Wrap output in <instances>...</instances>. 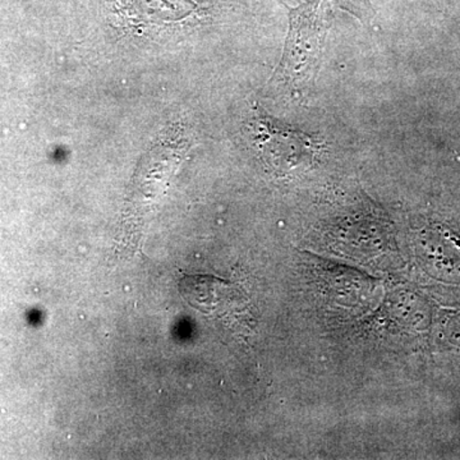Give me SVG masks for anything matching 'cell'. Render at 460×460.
I'll use <instances>...</instances> for the list:
<instances>
[{
    "mask_svg": "<svg viewBox=\"0 0 460 460\" xmlns=\"http://www.w3.org/2000/svg\"><path fill=\"white\" fill-rule=\"evenodd\" d=\"M328 4L329 0H308L298 7H287L289 31L275 77L288 89H305L319 71L330 27Z\"/></svg>",
    "mask_w": 460,
    "mask_h": 460,
    "instance_id": "cell-1",
    "label": "cell"
},
{
    "mask_svg": "<svg viewBox=\"0 0 460 460\" xmlns=\"http://www.w3.org/2000/svg\"><path fill=\"white\" fill-rule=\"evenodd\" d=\"M115 14L138 32L165 31L205 16L208 0H113Z\"/></svg>",
    "mask_w": 460,
    "mask_h": 460,
    "instance_id": "cell-2",
    "label": "cell"
},
{
    "mask_svg": "<svg viewBox=\"0 0 460 460\" xmlns=\"http://www.w3.org/2000/svg\"><path fill=\"white\" fill-rule=\"evenodd\" d=\"M253 132L257 147L262 151L265 159L277 165L275 168L286 172L308 164L316 153L310 137L289 127H283L265 115L256 118Z\"/></svg>",
    "mask_w": 460,
    "mask_h": 460,
    "instance_id": "cell-3",
    "label": "cell"
},
{
    "mask_svg": "<svg viewBox=\"0 0 460 460\" xmlns=\"http://www.w3.org/2000/svg\"><path fill=\"white\" fill-rule=\"evenodd\" d=\"M181 296L204 314L224 310L234 296V288L213 277H190L181 281Z\"/></svg>",
    "mask_w": 460,
    "mask_h": 460,
    "instance_id": "cell-4",
    "label": "cell"
},
{
    "mask_svg": "<svg viewBox=\"0 0 460 460\" xmlns=\"http://www.w3.org/2000/svg\"><path fill=\"white\" fill-rule=\"evenodd\" d=\"M329 2L334 3L339 8L352 14L366 26L371 25L376 16L371 0H329Z\"/></svg>",
    "mask_w": 460,
    "mask_h": 460,
    "instance_id": "cell-5",
    "label": "cell"
}]
</instances>
